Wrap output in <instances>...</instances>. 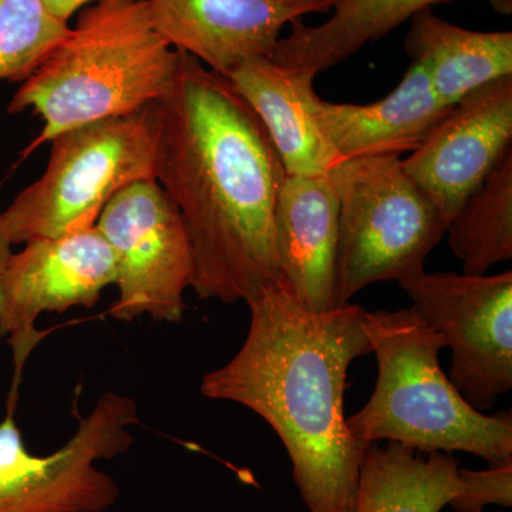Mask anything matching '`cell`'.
<instances>
[{
    "instance_id": "6",
    "label": "cell",
    "mask_w": 512,
    "mask_h": 512,
    "mask_svg": "<svg viewBox=\"0 0 512 512\" xmlns=\"http://www.w3.org/2000/svg\"><path fill=\"white\" fill-rule=\"evenodd\" d=\"M328 177L339 197L333 308L376 282L424 272L448 224L404 173L400 156L348 158Z\"/></svg>"
},
{
    "instance_id": "3",
    "label": "cell",
    "mask_w": 512,
    "mask_h": 512,
    "mask_svg": "<svg viewBox=\"0 0 512 512\" xmlns=\"http://www.w3.org/2000/svg\"><path fill=\"white\" fill-rule=\"evenodd\" d=\"M178 57L154 28L146 0H99L10 100L9 113L29 109L43 121L25 156L63 131L157 103Z\"/></svg>"
},
{
    "instance_id": "1",
    "label": "cell",
    "mask_w": 512,
    "mask_h": 512,
    "mask_svg": "<svg viewBox=\"0 0 512 512\" xmlns=\"http://www.w3.org/2000/svg\"><path fill=\"white\" fill-rule=\"evenodd\" d=\"M178 53L157 101L156 181L190 238L198 298L248 302L279 281L275 208L286 171L231 80Z\"/></svg>"
},
{
    "instance_id": "13",
    "label": "cell",
    "mask_w": 512,
    "mask_h": 512,
    "mask_svg": "<svg viewBox=\"0 0 512 512\" xmlns=\"http://www.w3.org/2000/svg\"><path fill=\"white\" fill-rule=\"evenodd\" d=\"M339 197L328 175H286L275 208L279 279L302 305L333 309Z\"/></svg>"
},
{
    "instance_id": "10",
    "label": "cell",
    "mask_w": 512,
    "mask_h": 512,
    "mask_svg": "<svg viewBox=\"0 0 512 512\" xmlns=\"http://www.w3.org/2000/svg\"><path fill=\"white\" fill-rule=\"evenodd\" d=\"M114 281L113 254L96 227L36 239L12 252L0 272V338L8 339L13 360L10 412L16 410L26 363L47 336L37 329L40 316L93 308Z\"/></svg>"
},
{
    "instance_id": "22",
    "label": "cell",
    "mask_w": 512,
    "mask_h": 512,
    "mask_svg": "<svg viewBox=\"0 0 512 512\" xmlns=\"http://www.w3.org/2000/svg\"><path fill=\"white\" fill-rule=\"evenodd\" d=\"M47 9L63 22H69L70 16L74 15L80 8H83L92 0H43Z\"/></svg>"
},
{
    "instance_id": "12",
    "label": "cell",
    "mask_w": 512,
    "mask_h": 512,
    "mask_svg": "<svg viewBox=\"0 0 512 512\" xmlns=\"http://www.w3.org/2000/svg\"><path fill=\"white\" fill-rule=\"evenodd\" d=\"M154 28L173 49L229 77L242 63L269 56L282 29L311 13L301 0H146Z\"/></svg>"
},
{
    "instance_id": "16",
    "label": "cell",
    "mask_w": 512,
    "mask_h": 512,
    "mask_svg": "<svg viewBox=\"0 0 512 512\" xmlns=\"http://www.w3.org/2000/svg\"><path fill=\"white\" fill-rule=\"evenodd\" d=\"M404 49L426 70L434 93L447 107L485 84L512 76L511 32L460 28L431 8L413 16Z\"/></svg>"
},
{
    "instance_id": "21",
    "label": "cell",
    "mask_w": 512,
    "mask_h": 512,
    "mask_svg": "<svg viewBox=\"0 0 512 512\" xmlns=\"http://www.w3.org/2000/svg\"><path fill=\"white\" fill-rule=\"evenodd\" d=\"M460 493L450 501L454 512H484L488 505H512V463L491 464L488 470H458Z\"/></svg>"
},
{
    "instance_id": "8",
    "label": "cell",
    "mask_w": 512,
    "mask_h": 512,
    "mask_svg": "<svg viewBox=\"0 0 512 512\" xmlns=\"http://www.w3.org/2000/svg\"><path fill=\"white\" fill-rule=\"evenodd\" d=\"M399 285L451 349V383L478 412L493 409L512 389V272L424 271Z\"/></svg>"
},
{
    "instance_id": "5",
    "label": "cell",
    "mask_w": 512,
    "mask_h": 512,
    "mask_svg": "<svg viewBox=\"0 0 512 512\" xmlns=\"http://www.w3.org/2000/svg\"><path fill=\"white\" fill-rule=\"evenodd\" d=\"M158 137L160 113L153 103L50 140L45 173L0 212L10 244L96 227L101 211L124 188L156 180Z\"/></svg>"
},
{
    "instance_id": "9",
    "label": "cell",
    "mask_w": 512,
    "mask_h": 512,
    "mask_svg": "<svg viewBox=\"0 0 512 512\" xmlns=\"http://www.w3.org/2000/svg\"><path fill=\"white\" fill-rule=\"evenodd\" d=\"M96 228L116 269L119 296L110 306L111 318L181 322L194 258L180 212L160 184L143 180L124 188L101 211Z\"/></svg>"
},
{
    "instance_id": "19",
    "label": "cell",
    "mask_w": 512,
    "mask_h": 512,
    "mask_svg": "<svg viewBox=\"0 0 512 512\" xmlns=\"http://www.w3.org/2000/svg\"><path fill=\"white\" fill-rule=\"evenodd\" d=\"M448 244L464 274L484 275L512 259V148L448 224Z\"/></svg>"
},
{
    "instance_id": "23",
    "label": "cell",
    "mask_w": 512,
    "mask_h": 512,
    "mask_svg": "<svg viewBox=\"0 0 512 512\" xmlns=\"http://www.w3.org/2000/svg\"><path fill=\"white\" fill-rule=\"evenodd\" d=\"M12 247L13 245L10 244L8 235H6L5 229H3L2 222H0V272L3 271L9 256L12 255Z\"/></svg>"
},
{
    "instance_id": "17",
    "label": "cell",
    "mask_w": 512,
    "mask_h": 512,
    "mask_svg": "<svg viewBox=\"0 0 512 512\" xmlns=\"http://www.w3.org/2000/svg\"><path fill=\"white\" fill-rule=\"evenodd\" d=\"M451 453H420L403 444L367 446L352 512H441L461 490Z\"/></svg>"
},
{
    "instance_id": "14",
    "label": "cell",
    "mask_w": 512,
    "mask_h": 512,
    "mask_svg": "<svg viewBox=\"0 0 512 512\" xmlns=\"http://www.w3.org/2000/svg\"><path fill=\"white\" fill-rule=\"evenodd\" d=\"M316 73L255 57L229 74L264 124L286 175H328L342 161L315 120Z\"/></svg>"
},
{
    "instance_id": "18",
    "label": "cell",
    "mask_w": 512,
    "mask_h": 512,
    "mask_svg": "<svg viewBox=\"0 0 512 512\" xmlns=\"http://www.w3.org/2000/svg\"><path fill=\"white\" fill-rule=\"evenodd\" d=\"M453 0H342L319 26L293 20L291 33L276 42L271 57L282 66L325 72L362 47L389 35L420 10Z\"/></svg>"
},
{
    "instance_id": "2",
    "label": "cell",
    "mask_w": 512,
    "mask_h": 512,
    "mask_svg": "<svg viewBox=\"0 0 512 512\" xmlns=\"http://www.w3.org/2000/svg\"><path fill=\"white\" fill-rule=\"evenodd\" d=\"M251 322L237 355L202 377L211 400L241 404L281 439L311 512H352L369 444L350 436L345 392L353 360L372 353L360 305L315 312L279 279L247 302Z\"/></svg>"
},
{
    "instance_id": "25",
    "label": "cell",
    "mask_w": 512,
    "mask_h": 512,
    "mask_svg": "<svg viewBox=\"0 0 512 512\" xmlns=\"http://www.w3.org/2000/svg\"><path fill=\"white\" fill-rule=\"evenodd\" d=\"M301 2L318 3V5L325 6V8L335 9L342 0H301Z\"/></svg>"
},
{
    "instance_id": "20",
    "label": "cell",
    "mask_w": 512,
    "mask_h": 512,
    "mask_svg": "<svg viewBox=\"0 0 512 512\" xmlns=\"http://www.w3.org/2000/svg\"><path fill=\"white\" fill-rule=\"evenodd\" d=\"M69 30L43 0H0V82H25Z\"/></svg>"
},
{
    "instance_id": "15",
    "label": "cell",
    "mask_w": 512,
    "mask_h": 512,
    "mask_svg": "<svg viewBox=\"0 0 512 512\" xmlns=\"http://www.w3.org/2000/svg\"><path fill=\"white\" fill-rule=\"evenodd\" d=\"M451 110L434 93L429 76L412 62L389 96L370 104L316 100V123L342 160L413 153Z\"/></svg>"
},
{
    "instance_id": "4",
    "label": "cell",
    "mask_w": 512,
    "mask_h": 512,
    "mask_svg": "<svg viewBox=\"0 0 512 512\" xmlns=\"http://www.w3.org/2000/svg\"><path fill=\"white\" fill-rule=\"evenodd\" d=\"M363 326L376 356L377 382L369 402L346 419L353 439L512 463L511 410L485 414L461 396L441 369L446 342L439 332L410 308L366 311Z\"/></svg>"
},
{
    "instance_id": "7",
    "label": "cell",
    "mask_w": 512,
    "mask_h": 512,
    "mask_svg": "<svg viewBox=\"0 0 512 512\" xmlns=\"http://www.w3.org/2000/svg\"><path fill=\"white\" fill-rule=\"evenodd\" d=\"M140 424L131 397L107 392L62 447L30 453L15 412L0 423V512H107L119 501L116 478L101 470L133 446Z\"/></svg>"
},
{
    "instance_id": "24",
    "label": "cell",
    "mask_w": 512,
    "mask_h": 512,
    "mask_svg": "<svg viewBox=\"0 0 512 512\" xmlns=\"http://www.w3.org/2000/svg\"><path fill=\"white\" fill-rule=\"evenodd\" d=\"M490 2L495 12L501 13V15H511L512 0H490Z\"/></svg>"
},
{
    "instance_id": "11",
    "label": "cell",
    "mask_w": 512,
    "mask_h": 512,
    "mask_svg": "<svg viewBox=\"0 0 512 512\" xmlns=\"http://www.w3.org/2000/svg\"><path fill=\"white\" fill-rule=\"evenodd\" d=\"M512 148V76L468 94L402 160L447 224Z\"/></svg>"
}]
</instances>
